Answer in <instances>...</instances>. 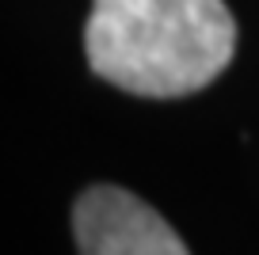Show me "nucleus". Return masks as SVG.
I'll return each instance as SVG.
<instances>
[{
  "label": "nucleus",
  "mask_w": 259,
  "mask_h": 255,
  "mask_svg": "<svg viewBox=\"0 0 259 255\" xmlns=\"http://www.w3.org/2000/svg\"><path fill=\"white\" fill-rule=\"evenodd\" d=\"M84 54L114 88L179 99L229 69L236 19L225 0H92Z\"/></svg>",
  "instance_id": "f257e3e1"
},
{
  "label": "nucleus",
  "mask_w": 259,
  "mask_h": 255,
  "mask_svg": "<svg viewBox=\"0 0 259 255\" xmlns=\"http://www.w3.org/2000/svg\"><path fill=\"white\" fill-rule=\"evenodd\" d=\"M80 255H191L179 232L149 202L122 187H88L73 206Z\"/></svg>",
  "instance_id": "f03ea898"
}]
</instances>
